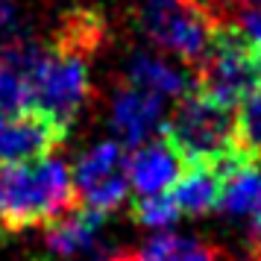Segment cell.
<instances>
[{
	"mask_svg": "<svg viewBox=\"0 0 261 261\" xmlns=\"http://www.w3.org/2000/svg\"><path fill=\"white\" fill-rule=\"evenodd\" d=\"M238 3H244V6H249V9H255V6H261V0H238Z\"/></svg>",
	"mask_w": 261,
	"mask_h": 261,
	"instance_id": "ffe728a7",
	"label": "cell"
},
{
	"mask_svg": "<svg viewBox=\"0 0 261 261\" xmlns=\"http://www.w3.org/2000/svg\"><path fill=\"white\" fill-rule=\"evenodd\" d=\"M220 185H223V165L191 162V165H185L176 185L170 188V197L182 217H200V214L217 208Z\"/></svg>",
	"mask_w": 261,
	"mask_h": 261,
	"instance_id": "7c38bea8",
	"label": "cell"
},
{
	"mask_svg": "<svg viewBox=\"0 0 261 261\" xmlns=\"http://www.w3.org/2000/svg\"><path fill=\"white\" fill-rule=\"evenodd\" d=\"M47 249L59 261H103L109 255L106 214L88 208L65 212L50 223Z\"/></svg>",
	"mask_w": 261,
	"mask_h": 261,
	"instance_id": "9c48e42d",
	"label": "cell"
},
{
	"mask_svg": "<svg viewBox=\"0 0 261 261\" xmlns=\"http://www.w3.org/2000/svg\"><path fill=\"white\" fill-rule=\"evenodd\" d=\"M167 123V100L153 91H144L138 85H123L112 106H109V126L115 132V141L138 147L165 132Z\"/></svg>",
	"mask_w": 261,
	"mask_h": 261,
	"instance_id": "ba28073f",
	"label": "cell"
},
{
	"mask_svg": "<svg viewBox=\"0 0 261 261\" xmlns=\"http://www.w3.org/2000/svg\"><path fill=\"white\" fill-rule=\"evenodd\" d=\"M76 197L68 162L59 155H38L30 162L0 165V229L24 232L47 226L71 212Z\"/></svg>",
	"mask_w": 261,
	"mask_h": 261,
	"instance_id": "6da1fadb",
	"label": "cell"
},
{
	"mask_svg": "<svg viewBox=\"0 0 261 261\" xmlns=\"http://www.w3.org/2000/svg\"><path fill=\"white\" fill-rule=\"evenodd\" d=\"M235 135H238V150L241 153L261 159V85L238 103Z\"/></svg>",
	"mask_w": 261,
	"mask_h": 261,
	"instance_id": "9a60e30c",
	"label": "cell"
},
{
	"mask_svg": "<svg viewBox=\"0 0 261 261\" xmlns=\"http://www.w3.org/2000/svg\"><path fill=\"white\" fill-rule=\"evenodd\" d=\"M138 27L150 44L179 62H200L214 38L208 12L191 0H141Z\"/></svg>",
	"mask_w": 261,
	"mask_h": 261,
	"instance_id": "277c9868",
	"label": "cell"
},
{
	"mask_svg": "<svg viewBox=\"0 0 261 261\" xmlns=\"http://www.w3.org/2000/svg\"><path fill=\"white\" fill-rule=\"evenodd\" d=\"M261 85V62L252 56L247 41L229 33L214 30L208 50L200 56V88L205 97L217 100L220 106H238L249 91Z\"/></svg>",
	"mask_w": 261,
	"mask_h": 261,
	"instance_id": "5b68a950",
	"label": "cell"
},
{
	"mask_svg": "<svg viewBox=\"0 0 261 261\" xmlns=\"http://www.w3.org/2000/svg\"><path fill=\"white\" fill-rule=\"evenodd\" d=\"M135 261H220L208 244L197 238L176 235V232H155L141 249Z\"/></svg>",
	"mask_w": 261,
	"mask_h": 261,
	"instance_id": "5bb4252c",
	"label": "cell"
},
{
	"mask_svg": "<svg viewBox=\"0 0 261 261\" xmlns=\"http://www.w3.org/2000/svg\"><path fill=\"white\" fill-rule=\"evenodd\" d=\"M18 24V6L12 0H0V36Z\"/></svg>",
	"mask_w": 261,
	"mask_h": 261,
	"instance_id": "ac0fdd59",
	"label": "cell"
},
{
	"mask_svg": "<svg viewBox=\"0 0 261 261\" xmlns=\"http://www.w3.org/2000/svg\"><path fill=\"white\" fill-rule=\"evenodd\" d=\"M185 170V159L167 138H150L138 144L129 155V185L138 197L167 194Z\"/></svg>",
	"mask_w": 261,
	"mask_h": 261,
	"instance_id": "8fae6325",
	"label": "cell"
},
{
	"mask_svg": "<svg viewBox=\"0 0 261 261\" xmlns=\"http://www.w3.org/2000/svg\"><path fill=\"white\" fill-rule=\"evenodd\" d=\"M217 212L261 247V159L238 150L223 162Z\"/></svg>",
	"mask_w": 261,
	"mask_h": 261,
	"instance_id": "52a82bcc",
	"label": "cell"
},
{
	"mask_svg": "<svg viewBox=\"0 0 261 261\" xmlns=\"http://www.w3.org/2000/svg\"><path fill=\"white\" fill-rule=\"evenodd\" d=\"M73 191L88 212L109 214L129 197V155L120 141H97L88 147L71 170Z\"/></svg>",
	"mask_w": 261,
	"mask_h": 261,
	"instance_id": "8992f818",
	"label": "cell"
},
{
	"mask_svg": "<svg viewBox=\"0 0 261 261\" xmlns=\"http://www.w3.org/2000/svg\"><path fill=\"white\" fill-rule=\"evenodd\" d=\"M65 135L68 129H62L59 123L38 112H15V115L0 112V165L30 162L53 153Z\"/></svg>",
	"mask_w": 261,
	"mask_h": 261,
	"instance_id": "30bf717a",
	"label": "cell"
},
{
	"mask_svg": "<svg viewBox=\"0 0 261 261\" xmlns=\"http://www.w3.org/2000/svg\"><path fill=\"white\" fill-rule=\"evenodd\" d=\"M179 217H182V214H179L176 202L170 197V191H167V194H153V197H138V202H135V220H138L144 229L167 232Z\"/></svg>",
	"mask_w": 261,
	"mask_h": 261,
	"instance_id": "2e32d148",
	"label": "cell"
},
{
	"mask_svg": "<svg viewBox=\"0 0 261 261\" xmlns=\"http://www.w3.org/2000/svg\"><path fill=\"white\" fill-rule=\"evenodd\" d=\"M191 3H197V6H200L202 12H217V9H220V6H223L226 0H191Z\"/></svg>",
	"mask_w": 261,
	"mask_h": 261,
	"instance_id": "d6986e66",
	"label": "cell"
},
{
	"mask_svg": "<svg viewBox=\"0 0 261 261\" xmlns=\"http://www.w3.org/2000/svg\"><path fill=\"white\" fill-rule=\"evenodd\" d=\"M165 138L185 159V165L191 162L223 165L229 155L238 153L232 109L220 106L202 91H191L182 100H176L165 123Z\"/></svg>",
	"mask_w": 261,
	"mask_h": 261,
	"instance_id": "3957f363",
	"label": "cell"
},
{
	"mask_svg": "<svg viewBox=\"0 0 261 261\" xmlns=\"http://www.w3.org/2000/svg\"><path fill=\"white\" fill-rule=\"evenodd\" d=\"M126 83L138 85L144 91H153L162 100H182L185 94H191L194 80L185 68H179L176 62L155 56V53H135L126 65Z\"/></svg>",
	"mask_w": 261,
	"mask_h": 261,
	"instance_id": "4fadbf2b",
	"label": "cell"
},
{
	"mask_svg": "<svg viewBox=\"0 0 261 261\" xmlns=\"http://www.w3.org/2000/svg\"><path fill=\"white\" fill-rule=\"evenodd\" d=\"M238 36L247 41V47L252 50V56L261 62V6L247 9V12L241 15V30H238Z\"/></svg>",
	"mask_w": 261,
	"mask_h": 261,
	"instance_id": "e0dca14e",
	"label": "cell"
},
{
	"mask_svg": "<svg viewBox=\"0 0 261 261\" xmlns=\"http://www.w3.org/2000/svg\"><path fill=\"white\" fill-rule=\"evenodd\" d=\"M83 41L65 38L59 44H30L27 56V88H30V112H38L68 129L80 118L91 97V71L80 47Z\"/></svg>",
	"mask_w": 261,
	"mask_h": 261,
	"instance_id": "7a4b0ae2",
	"label": "cell"
}]
</instances>
